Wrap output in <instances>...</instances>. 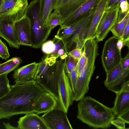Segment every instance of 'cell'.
<instances>
[{
	"label": "cell",
	"mask_w": 129,
	"mask_h": 129,
	"mask_svg": "<svg viewBox=\"0 0 129 129\" xmlns=\"http://www.w3.org/2000/svg\"><path fill=\"white\" fill-rule=\"evenodd\" d=\"M46 92L33 80L21 84L10 85L8 92L0 98V120H9L14 115L35 113L36 102Z\"/></svg>",
	"instance_id": "obj_1"
},
{
	"label": "cell",
	"mask_w": 129,
	"mask_h": 129,
	"mask_svg": "<svg viewBox=\"0 0 129 129\" xmlns=\"http://www.w3.org/2000/svg\"><path fill=\"white\" fill-rule=\"evenodd\" d=\"M65 59L56 61L37 82L55 99V108L67 113L74 101L69 78L65 69Z\"/></svg>",
	"instance_id": "obj_2"
},
{
	"label": "cell",
	"mask_w": 129,
	"mask_h": 129,
	"mask_svg": "<svg viewBox=\"0 0 129 129\" xmlns=\"http://www.w3.org/2000/svg\"><path fill=\"white\" fill-rule=\"evenodd\" d=\"M77 108V118L94 128H107L116 118L111 108L89 96L79 101Z\"/></svg>",
	"instance_id": "obj_3"
},
{
	"label": "cell",
	"mask_w": 129,
	"mask_h": 129,
	"mask_svg": "<svg viewBox=\"0 0 129 129\" xmlns=\"http://www.w3.org/2000/svg\"><path fill=\"white\" fill-rule=\"evenodd\" d=\"M98 42L95 38L87 40L84 44L83 52L77 65V78L74 91L78 94L84 95L89 90L98 55Z\"/></svg>",
	"instance_id": "obj_4"
},
{
	"label": "cell",
	"mask_w": 129,
	"mask_h": 129,
	"mask_svg": "<svg viewBox=\"0 0 129 129\" xmlns=\"http://www.w3.org/2000/svg\"><path fill=\"white\" fill-rule=\"evenodd\" d=\"M96 6L85 13L82 18L68 26L60 25L55 37L62 40L68 53L72 49L82 50L86 32L92 21Z\"/></svg>",
	"instance_id": "obj_5"
},
{
	"label": "cell",
	"mask_w": 129,
	"mask_h": 129,
	"mask_svg": "<svg viewBox=\"0 0 129 129\" xmlns=\"http://www.w3.org/2000/svg\"><path fill=\"white\" fill-rule=\"evenodd\" d=\"M39 10L40 0H33L28 5L24 13L30 21L32 47L35 48L41 47L51 31L43 25L39 17Z\"/></svg>",
	"instance_id": "obj_6"
},
{
	"label": "cell",
	"mask_w": 129,
	"mask_h": 129,
	"mask_svg": "<svg viewBox=\"0 0 129 129\" xmlns=\"http://www.w3.org/2000/svg\"><path fill=\"white\" fill-rule=\"evenodd\" d=\"M119 38L112 36L108 39L104 44L101 59L103 66L106 73L120 63L122 58L121 52L116 46L117 41Z\"/></svg>",
	"instance_id": "obj_7"
},
{
	"label": "cell",
	"mask_w": 129,
	"mask_h": 129,
	"mask_svg": "<svg viewBox=\"0 0 129 129\" xmlns=\"http://www.w3.org/2000/svg\"><path fill=\"white\" fill-rule=\"evenodd\" d=\"M28 5V0H6L0 8V19L14 22L24 16Z\"/></svg>",
	"instance_id": "obj_8"
},
{
	"label": "cell",
	"mask_w": 129,
	"mask_h": 129,
	"mask_svg": "<svg viewBox=\"0 0 129 129\" xmlns=\"http://www.w3.org/2000/svg\"><path fill=\"white\" fill-rule=\"evenodd\" d=\"M120 8V5L119 4L111 8L105 10L97 28L95 39L98 42L104 40L116 22Z\"/></svg>",
	"instance_id": "obj_9"
},
{
	"label": "cell",
	"mask_w": 129,
	"mask_h": 129,
	"mask_svg": "<svg viewBox=\"0 0 129 129\" xmlns=\"http://www.w3.org/2000/svg\"><path fill=\"white\" fill-rule=\"evenodd\" d=\"M67 113L61 110L54 108L44 113L41 117L49 129H72Z\"/></svg>",
	"instance_id": "obj_10"
},
{
	"label": "cell",
	"mask_w": 129,
	"mask_h": 129,
	"mask_svg": "<svg viewBox=\"0 0 129 129\" xmlns=\"http://www.w3.org/2000/svg\"><path fill=\"white\" fill-rule=\"evenodd\" d=\"M15 32L19 45L32 47L31 29L30 21L24 14L14 22Z\"/></svg>",
	"instance_id": "obj_11"
},
{
	"label": "cell",
	"mask_w": 129,
	"mask_h": 129,
	"mask_svg": "<svg viewBox=\"0 0 129 129\" xmlns=\"http://www.w3.org/2000/svg\"><path fill=\"white\" fill-rule=\"evenodd\" d=\"M113 91L116 97L111 109L114 114L118 116L129 110V81H124L120 89Z\"/></svg>",
	"instance_id": "obj_12"
},
{
	"label": "cell",
	"mask_w": 129,
	"mask_h": 129,
	"mask_svg": "<svg viewBox=\"0 0 129 129\" xmlns=\"http://www.w3.org/2000/svg\"><path fill=\"white\" fill-rule=\"evenodd\" d=\"M129 73V69L121 70L120 63L111 71L106 73V78L104 82L105 85L107 89L113 91L120 85H122Z\"/></svg>",
	"instance_id": "obj_13"
},
{
	"label": "cell",
	"mask_w": 129,
	"mask_h": 129,
	"mask_svg": "<svg viewBox=\"0 0 129 129\" xmlns=\"http://www.w3.org/2000/svg\"><path fill=\"white\" fill-rule=\"evenodd\" d=\"M38 63L34 62L15 69L12 76L15 84H21L33 80Z\"/></svg>",
	"instance_id": "obj_14"
},
{
	"label": "cell",
	"mask_w": 129,
	"mask_h": 129,
	"mask_svg": "<svg viewBox=\"0 0 129 129\" xmlns=\"http://www.w3.org/2000/svg\"><path fill=\"white\" fill-rule=\"evenodd\" d=\"M17 123L18 129H49L41 117L35 113L21 117Z\"/></svg>",
	"instance_id": "obj_15"
},
{
	"label": "cell",
	"mask_w": 129,
	"mask_h": 129,
	"mask_svg": "<svg viewBox=\"0 0 129 129\" xmlns=\"http://www.w3.org/2000/svg\"><path fill=\"white\" fill-rule=\"evenodd\" d=\"M14 22L0 19V37L7 42L10 47L18 49L20 45L15 32Z\"/></svg>",
	"instance_id": "obj_16"
},
{
	"label": "cell",
	"mask_w": 129,
	"mask_h": 129,
	"mask_svg": "<svg viewBox=\"0 0 129 129\" xmlns=\"http://www.w3.org/2000/svg\"><path fill=\"white\" fill-rule=\"evenodd\" d=\"M107 2V0H101L97 5L92 21L85 35L84 43L88 40L95 38L97 28L105 11Z\"/></svg>",
	"instance_id": "obj_17"
},
{
	"label": "cell",
	"mask_w": 129,
	"mask_h": 129,
	"mask_svg": "<svg viewBox=\"0 0 129 129\" xmlns=\"http://www.w3.org/2000/svg\"><path fill=\"white\" fill-rule=\"evenodd\" d=\"M57 102L54 97L46 92L41 95L35 104L34 111L37 114L44 113L55 108Z\"/></svg>",
	"instance_id": "obj_18"
},
{
	"label": "cell",
	"mask_w": 129,
	"mask_h": 129,
	"mask_svg": "<svg viewBox=\"0 0 129 129\" xmlns=\"http://www.w3.org/2000/svg\"><path fill=\"white\" fill-rule=\"evenodd\" d=\"M88 0H70L65 4L54 10L58 11L59 13L63 24L72 14Z\"/></svg>",
	"instance_id": "obj_19"
},
{
	"label": "cell",
	"mask_w": 129,
	"mask_h": 129,
	"mask_svg": "<svg viewBox=\"0 0 129 129\" xmlns=\"http://www.w3.org/2000/svg\"><path fill=\"white\" fill-rule=\"evenodd\" d=\"M101 0H88L72 14L62 25L67 26L77 21L82 18L85 13L96 6Z\"/></svg>",
	"instance_id": "obj_20"
},
{
	"label": "cell",
	"mask_w": 129,
	"mask_h": 129,
	"mask_svg": "<svg viewBox=\"0 0 129 129\" xmlns=\"http://www.w3.org/2000/svg\"><path fill=\"white\" fill-rule=\"evenodd\" d=\"M56 1V0H40L39 17L44 27H47V20L53 9Z\"/></svg>",
	"instance_id": "obj_21"
},
{
	"label": "cell",
	"mask_w": 129,
	"mask_h": 129,
	"mask_svg": "<svg viewBox=\"0 0 129 129\" xmlns=\"http://www.w3.org/2000/svg\"><path fill=\"white\" fill-rule=\"evenodd\" d=\"M38 63L37 70L33 80L37 81L41 78L50 68L56 62V58L46 55Z\"/></svg>",
	"instance_id": "obj_22"
},
{
	"label": "cell",
	"mask_w": 129,
	"mask_h": 129,
	"mask_svg": "<svg viewBox=\"0 0 129 129\" xmlns=\"http://www.w3.org/2000/svg\"><path fill=\"white\" fill-rule=\"evenodd\" d=\"M20 57H14L3 63L0 62V75L10 72L17 69L22 63Z\"/></svg>",
	"instance_id": "obj_23"
},
{
	"label": "cell",
	"mask_w": 129,
	"mask_h": 129,
	"mask_svg": "<svg viewBox=\"0 0 129 129\" xmlns=\"http://www.w3.org/2000/svg\"><path fill=\"white\" fill-rule=\"evenodd\" d=\"M129 16L126 17L120 21L115 23L110 30L113 36L121 38L125 27L129 22Z\"/></svg>",
	"instance_id": "obj_24"
},
{
	"label": "cell",
	"mask_w": 129,
	"mask_h": 129,
	"mask_svg": "<svg viewBox=\"0 0 129 129\" xmlns=\"http://www.w3.org/2000/svg\"><path fill=\"white\" fill-rule=\"evenodd\" d=\"M62 24V19L59 12L54 10L49 15L46 23L47 28L51 31L56 26Z\"/></svg>",
	"instance_id": "obj_25"
},
{
	"label": "cell",
	"mask_w": 129,
	"mask_h": 129,
	"mask_svg": "<svg viewBox=\"0 0 129 129\" xmlns=\"http://www.w3.org/2000/svg\"><path fill=\"white\" fill-rule=\"evenodd\" d=\"M6 73L0 75V98L7 93L10 88L9 80Z\"/></svg>",
	"instance_id": "obj_26"
},
{
	"label": "cell",
	"mask_w": 129,
	"mask_h": 129,
	"mask_svg": "<svg viewBox=\"0 0 129 129\" xmlns=\"http://www.w3.org/2000/svg\"><path fill=\"white\" fill-rule=\"evenodd\" d=\"M78 60L74 59L69 54L65 58V69L68 77L76 66Z\"/></svg>",
	"instance_id": "obj_27"
},
{
	"label": "cell",
	"mask_w": 129,
	"mask_h": 129,
	"mask_svg": "<svg viewBox=\"0 0 129 129\" xmlns=\"http://www.w3.org/2000/svg\"><path fill=\"white\" fill-rule=\"evenodd\" d=\"M41 47L42 51L47 55H51L55 48V44L52 40H49L45 42Z\"/></svg>",
	"instance_id": "obj_28"
},
{
	"label": "cell",
	"mask_w": 129,
	"mask_h": 129,
	"mask_svg": "<svg viewBox=\"0 0 129 129\" xmlns=\"http://www.w3.org/2000/svg\"><path fill=\"white\" fill-rule=\"evenodd\" d=\"M68 77L73 93L75 90L77 78V65L71 71Z\"/></svg>",
	"instance_id": "obj_29"
},
{
	"label": "cell",
	"mask_w": 129,
	"mask_h": 129,
	"mask_svg": "<svg viewBox=\"0 0 129 129\" xmlns=\"http://www.w3.org/2000/svg\"><path fill=\"white\" fill-rule=\"evenodd\" d=\"M10 56L7 47L0 39V57L3 59H7Z\"/></svg>",
	"instance_id": "obj_30"
},
{
	"label": "cell",
	"mask_w": 129,
	"mask_h": 129,
	"mask_svg": "<svg viewBox=\"0 0 129 129\" xmlns=\"http://www.w3.org/2000/svg\"><path fill=\"white\" fill-rule=\"evenodd\" d=\"M66 47L64 46L60 49L52 57H55L56 58L59 57L61 59H65L68 55Z\"/></svg>",
	"instance_id": "obj_31"
},
{
	"label": "cell",
	"mask_w": 129,
	"mask_h": 129,
	"mask_svg": "<svg viewBox=\"0 0 129 129\" xmlns=\"http://www.w3.org/2000/svg\"><path fill=\"white\" fill-rule=\"evenodd\" d=\"M52 40L55 44V48L53 52L51 55H48L49 56H53L60 49L64 46V43L62 40L55 37H54Z\"/></svg>",
	"instance_id": "obj_32"
},
{
	"label": "cell",
	"mask_w": 129,
	"mask_h": 129,
	"mask_svg": "<svg viewBox=\"0 0 129 129\" xmlns=\"http://www.w3.org/2000/svg\"><path fill=\"white\" fill-rule=\"evenodd\" d=\"M124 46L127 47L129 49V22L127 23L122 38Z\"/></svg>",
	"instance_id": "obj_33"
},
{
	"label": "cell",
	"mask_w": 129,
	"mask_h": 129,
	"mask_svg": "<svg viewBox=\"0 0 129 129\" xmlns=\"http://www.w3.org/2000/svg\"><path fill=\"white\" fill-rule=\"evenodd\" d=\"M129 52L125 56L122 58L120 62L121 69L122 70L129 69Z\"/></svg>",
	"instance_id": "obj_34"
},
{
	"label": "cell",
	"mask_w": 129,
	"mask_h": 129,
	"mask_svg": "<svg viewBox=\"0 0 129 129\" xmlns=\"http://www.w3.org/2000/svg\"><path fill=\"white\" fill-rule=\"evenodd\" d=\"M82 50L78 48H75L70 51L68 54L75 59L78 60L82 54Z\"/></svg>",
	"instance_id": "obj_35"
},
{
	"label": "cell",
	"mask_w": 129,
	"mask_h": 129,
	"mask_svg": "<svg viewBox=\"0 0 129 129\" xmlns=\"http://www.w3.org/2000/svg\"><path fill=\"white\" fill-rule=\"evenodd\" d=\"M124 121L121 119L117 118L112 120L111 123L118 129H125V124Z\"/></svg>",
	"instance_id": "obj_36"
},
{
	"label": "cell",
	"mask_w": 129,
	"mask_h": 129,
	"mask_svg": "<svg viewBox=\"0 0 129 129\" xmlns=\"http://www.w3.org/2000/svg\"><path fill=\"white\" fill-rule=\"evenodd\" d=\"M116 117L121 119L125 123L128 124L129 123V110H128L121 114Z\"/></svg>",
	"instance_id": "obj_37"
},
{
	"label": "cell",
	"mask_w": 129,
	"mask_h": 129,
	"mask_svg": "<svg viewBox=\"0 0 129 129\" xmlns=\"http://www.w3.org/2000/svg\"><path fill=\"white\" fill-rule=\"evenodd\" d=\"M120 9L122 13H124L129 11V5L128 2L124 1L120 4Z\"/></svg>",
	"instance_id": "obj_38"
},
{
	"label": "cell",
	"mask_w": 129,
	"mask_h": 129,
	"mask_svg": "<svg viewBox=\"0 0 129 129\" xmlns=\"http://www.w3.org/2000/svg\"><path fill=\"white\" fill-rule=\"evenodd\" d=\"M120 0H107V4L106 10L111 8L120 5L119 2Z\"/></svg>",
	"instance_id": "obj_39"
},
{
	"label": "cell",
	"mask_w": 129,
	"mask_h": 129,
	"mask_svg": "<svg viewBox=\"0 0 129 129\" xmlns=\"http://www.w3.org/2000/svg\"><path fill=\"white\" fill-rule=\"evenodd\" d=\"M129 11L125 13H122L119 9L117 22L120 21L127 16L129 15Z\"/></svg>",
	"instance_id": "obj_40"
},
{
	"label": "cell",
	"mask_w": 129,
	"mask_h": 129,
	"mask_svg": "<svg viewBox=\"0 0 129 129\" xmlns=\"http://www.w3.org/2000/svg\"><path fill=\"white\" fill-rule=\"evenodd\" d=\"M124 46L122 39L119 38L117 40L116 44V47L121 52L122 49Z\"/></svg>",
	"instance_id": "obj_41"
},
{
	"label": "cell",
	"mask_w": 129,
	"mask_h": 129,
	"mask_svg": "<svg viewBox=\"0 0 129 129\" xmlns=\"http://www.w3.org/2000/svg\"><path fill=\"white\" fill-rule=\"evenodd\" d=\"M70 0H60L56 3L54 6L53 9L55 10L58 7L65 4Z\"/></svg>",
	"instance_id": "obj_42"
},
{
	"label": "cell",
	"mask_w": 129,
	"mask_h": 129,
	"mask_svg": "<svg viewBox=\"0 0 129 129\" xmlns=\"http://www.w3.org/2000/svg\"><path fill=\"white\" fill-rule=\"evenodd\" d=\"M3 123L4 124L5 127L7 129H18L17 127L13 126L11 125L9 122L6 123L3 121Z\"/></svg>",
	"instance_id": "obj_43"
},
{
	"label": "cell",
	"mask_w": 129,
	"mask_h": 129,
	"mask_svg": "<svg viewBox=\"0 0 129 129\" xmlns=\"http://www.w3.org/2000/svg\"><path fill=\"white\" fill-rule=\"evenodd\" d=\"M4 1V0H0V8L2 5Z\"/></svg>",
	"instance_id": "obj_44"
},
{
	"label": "cell",
	"mask_w": 129,
	"mask_h": 129,
	"mask_svg": "<svg viewBox=\"0 0 129 129\" xmlns=\"http://www.w3.org/2000/svg\"><path fill=\"white\" fill-rule=\"evenodd\" d=\"M60 0H56V3H55V4L57 3L58 1H59Z\"/></svg>",
	"instance_id": "obj_45"
},
{
	"label": "cell",
	"mask_w": 129,
	"mask_h": 129,
	"mask_svg": "<svg viewBox=\"0 0 129 129\" xmlns=\"http://www.w3.org/2000/svg\"></svg>",
	"instance_id": "obj_46"
}]
</instances>
